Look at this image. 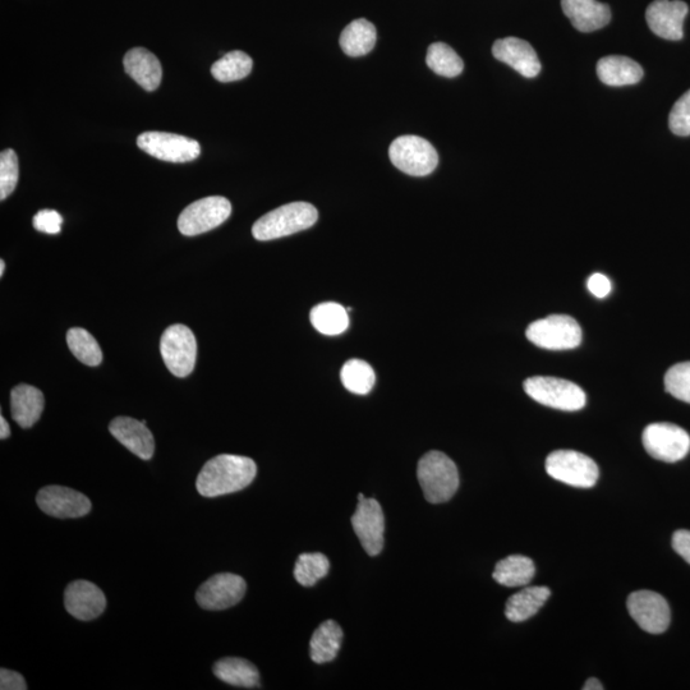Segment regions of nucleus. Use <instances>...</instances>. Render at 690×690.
<instances>
[{"label":"nucleus","instance_id":"f257e3e1","mask_svg":"<svg viewBox=\"0 0 690 690\" xmlns=\"http://www.w3.org/2000/svg\"><path fill=\"white\" fill-rule=\"evenodd\" d=\"M257 473L256 463L241 455L222 454L210 459L197 477V491L205 498L233 494L250 486Z\"/></svg>","mask_w":690,"mask_h":690},{"label":"nucleus","instance_id":"f03ea898","mask_svg":"<svg viewBox=\"0 0 690 690\" xmlns=\"http://www.w3.org/2000/svg\"><path fill=\"white\" fill-rule=\"evenodd\" d=\"M317 219L319 213L314 205L292 202L262 216L253 225L252 234L257 241H273L314 227Z\"/></svg>","mask_w":690,"mask_h":690},{"label":"nucleus","instance_id":"7ed1b4c3","mask_svg":"<svg viewBox=\"0 0 690 690\" xmlns=\"http://www.w3.org/2000/svg\"><path fill=\"white\" fill-rule=\"evenodd\" d=\"M417 477L425 499L431 504L446 503L459 487L457 466L448 455L436 450L423 455L418 462Z\"/></svg>","mask_w":690,"mask_h":690},{"label":"nucleus","instance_id":"20e7f679","mask_svg":"<svg viewBox=\"0 0 690 690\" xmlns=\"http://www.w3.org/2000/svg\"><path fill=\"white\" fill-rule=\"evenodd\" d=\"M524 391L542 406L575 412L586 406V394L581 386L572 381L552 376L529 377L523 384Z\"/></svg>","mask_w":690,"mask_h":690},{"label":"nucleus","instance_id":"39448f33","mask_svg":"<svg viewBox=\"0 0 690 690\" xmlns=\"http://www.w3.org/2000/svg\"><path fill=\"white\" fill-rule=\"evenodd\" d=\"M389 158L395 168L412 177L429 176L439 164V155L425 138L400 136L389 147Z\"/></svg>","mask_w":690,"mask_h":690},{"label":"nucleus","instance_id":"423d86ee","mask_svg":"<svg viewBox=\"0 0 690 690\" xmlns=\"http://www.w3.org/2000/svg\"><path fill=\"white\" fill-rule=\"evenodd\" d=\"M529 342L549 351H569L582 343V329L568 315H550L532 322L526 331Z\"/></svg>","mask_w":690,"mask_h":690},{"label":"nucleus","instance_id":"0eeeda50","mask_svg":"<svg viewBox=\"0 0 690 690\" xmlns=\"http://www.w3.org/2000/svg\"><path fill=\"white\" fill-rule=\"evenodd\" d=\"M547 475L578 489H591L600 476L595 460L574 450H556L546 459Z\"/></svg>","mask_w":690,"mask_h":690},{"label":"nucleus","instance_id":"6e6552de","mask_svg":"<svg viewBox=\"0 0 690 690\" xmlns=\"http://www.w3.org/2000/svg\"><path fill=\"white\" fill-rule=\"evenodd\" d=\"M160 352L165 366L174 376L186 377L196 365L197 342L192 330L176 324L164 331L160 340Z\"/></svg>","mask_w":690,"mask_h":690},{"label":"nucleus","instance_id":"1a4fd4ad","mask_svg":"<svg viewBox=\"0 0 690 690\" xmlns=\"http://www.w3.org/2000/svg\"><path fill=\"white\" fill-rule=\"evenodd\" d=\"M232 214V204L222 196L197 200L182 211L178 229L183 236L195 237L218 228Z\"/></svg>","mask_w":690,"mask_h":690},{"label":"nucleus","instance_id":"9d476101","mask_svg":"<svg viewBox=\"0 0 690 690\" xmlns=\"http://www.w3.org/2000/svg\"><path fill=\"white\" fill-rule=\"evenodd\" d=\"M644 449L652 458L666 463H675L687 457L690 450V436L682 427L673 423H652L643 431Z\"/></svg>","mask_w":690,"mask_h":690},{"label":"nucleus","instance_id":"9b49d317","mask_svg":"<svg viewBox=\"0 0 690 690\" xmlns=\"http://www.w3.org/2000/svg\"><path fill=\"white\" fill-rule=\"evenodd\" d=\"M137 145L155 159L169 163H188L201 155L199 142L174 133L145 132L138 136Z\"/></svg>","mask_w":690,"mask_h":690},{"label":"nucleus","instance_id":"f8f14e48","mask_svg":"<svg viewBox=\"0 0 690 690\" xmlns=\"http://www.w3.org/2000/svg\"><path fill=\"white\" fill-rule=\"evenodd\" d=\"M627 607L630 616L644 632L661 634L666 632L671 621L670 606L660 593L637 591L628 597Z\"/></svg>","mask_w":690,"mask_h":690},{"label":"nucleus","instance_id":"ddd939ff","mask_svg":"<svg viewBox=\"0 0 690 690\" xmlns=\"http://www.w3.org/2000/svg\"><path fill=\"white\" fill-rule=\"evenodd\" d=\"M245 579L232 573L211 577L199 588L196 600L202 609L220 611L237 605L246 593Z\"/></svg>","mask_w":690,"mask_h":690},{"label":"nucleus","instance_id":"4468645a","mask_svg":"<svg viewBox=\"0 0 690 690\" xmlns=\"http://www.w3.org/2000/svg\"><path fill=\"white\" fill-rule=\"evenodd\" d=\"M352 526L368 555L376 556L383 551L385 517L383 508L375 499L358 500Z\"/></svg>","mask_w":690,"mask_h":690},{"label":"nucleus","instance_id":"2eb2a0df","mask_svg":"<svg viewBox=\"0 0 690 690\" xmlns=\"http://www.w3.org/2000/svg\"><path fill=\"white\" fill-rule=\"evenodd\" d=\"M39 508L55 518H80L89 514L91 501L76 490L63 486H46L36 496Z\"/></svg>","mask_w":690,"mask_h":690},{"label":"nucleus","instance_id":"dca6fc26","mask_svg":"<svg viewBox=\"0 0 690 690\" xmlns=\"http://www.w3.org/2000/svg\"><path fill=\"white\" fill-rule=\"evenodd\" d=\"M688 11L687 3L682 0H655L647 8L646 21L659 38L678 41L683 39Z\"/></svg>","mask_w":690,"mask_h":690},{"label":"nucleus","instance_id":"f3484780","mask_svg":"<svg viewBox=\"0 0 690 690\" xmlns=\"http://www.w3.org/2000/svg\"><path fill=\"white\" fill-rule=\"evenodd\" d=\"M64 606L73 618L90 621L104 613L107 598L94 583L75 581L69 584L64 593Z\"/></svg>","mask_w":690,"mask_h":690},{"label":"nucleus","instance_id":"a211bd4d","mask_svg":"<svg viewBox=\"0 0 690 690\" xmlns=\"http://www.w3.org/2000/svg\"><path fill=\"white\" fill-rule=\"evenodd\" d=\"M492 54L498 61L508 64L523 77L533 78L541 72V62L532 45L522 39L505 38L495 41Z\"/></svg>","mask_w":690,"mask_h":690},{"label":"nucleus","instance_id":"6ab92c4d","mask_svg":"<svg viewBox=\"0 0 690 690\" xmlns=\"http://www.w3.org/2000/svg\"><path fill=\"white\" fill-rule=\"evenodd\" d=\"M110 434L126 446L138 458L150 460L155 450L154 436L146 427V421H137L131 417L114 418L109 426Z\"/></svg>","mask_w":690,"mask_h":690},{"label":"nucleus","instance_id":"aec40b11","mask_svg":"<svg viewBox=\"0 0 690 690\" xmlns=\"http://www.w3.org/2000/svg\"><path fill=\"white\" fill-rule=\"evenodd\" d=\"M561 8L575 29L581 32L604 29L611 21L610 7L597 0H561Z\"/></svg>","mask_w":690,"mask_h":690},{"label":"nucleus","instance_id":"412c9836","mask_svg":"<svg viewBox=\"0 0 690 690\" xmlns=\"http://www.w3.org/2000/svg\"><path fill=\"white\" fill-rule=\"evenodd\" d=\"M124 71L146 91H155L161 84L163 68L155 54L145 48H133L124 55Z\"/></svg>","mask_w":690,"mask_h":690},{"label":"nucleus","instance_id":"4be33fe9","mask_svg":"<svg viewBox=\"0 0 690 690\" xmlns=\"http://www.w3.org/2000/svg\"><path fill=\"white\" fill-rule=\"evenodd\" d=\"M44 407V395L34 386L21 384L12 390V417L22 429H30L34 426L40 420Z\"/></svg>","mask_w":690,"mask_h":690},{"label":"nucleus","instance_id":"5701e85b","mask_svg":"<svg viewBox=\"0 0 690 690\" xmlns=\"http://www.w3.org/2000/svg\"><path fill=\"white\" fill-rule=\"evenodd\" d=\"M643 75V68L636 61L621 55H609L597 63V76L607 86L636 85Z\"/></svg>","mask_w":690,"mask_h":690},{"label":"nucleus","instance_id":"b1692460","mask_svg":"<svg viewBox=\"0 0 690 690\" xmlns=\"http://www.w3.org/2000/svg\"><path fill=\"white\" fill-rule=\"evenodd\" d=\"M551 596L547 587H527L506 602L505 615L513 623H522L535 616Z\"/></svg>","mask_w":690,"mask_h":690},{"label":"nucleus","instance_id":"393cba45","mask_svg":"<svg viewBox=\"0 0 690 690\" xmlns=\"http://www.w3.org/2000/svg\"><path fill=\"white\" fill-rule=\"evenodd\" d=\"M216 678L233 687L247 689L260 687V673L252 662L238 659V657H227L214 665Z\"/></svg>","mask_w":690,"mask_h":690},{"label":"nucleus","instance_id":"a878e982","mask_svg":"<svg viewBox=\"0 0 690 690\" xmlns=\"http://www.w3.org/2000/svg\"><path fill=\"white\" fill-rule=\"evenodd\" d=\"M376 27L365 18L349 23L340 35V48L348 57H362L375 48Z\"/></svg>","mask_w":690,"mask_h":690},{"label":"nucleus","instance_id":"bb28decb","mask_svg":"<svg viewBox=\"0 0 690 690\" xmlns=\"http://www.w3.org/2000/svg\"><path fill=\"white\" fill-rule=\"evenodd\" d=\"M343 642V630L334 620L325 621L311 638L310 655L316 664H326L337 657Z\"/></svg>","mask_w":690,"mask_h":690},{"label":"nucleus","instance_id":"cd10ccee","mask_svg":"<svg viewBox=\"0 0 690 690\" xmlns=\"http://www.w3.org/2000/svg\"><path fill=\"white\" fill-rule=\"evenodd\" d=\"M536 568L527 556L510 555L496 564L492 578L505 587H523L535 577Z\"/></svg>","mask_w":690,"mask_h":690},{"label":"nucleus","instance_id":"c85d7f7f","mask_svg":"<svg viewBox=\"0 0 690 690\" xmlns=\"http://www.w3.org/2000/svg\"><path fill=\"white\" fill-rule=\"evenodd\" d=\"M310 319L314 328L328 337L343 334L349 326L347 308L334 302L320 303L312 308Z\"/></svg>","mask_w":690,"mask_h":690},{"label":"nucleus","instance_id":"c756f323","mask_svg":"<svg viewBox=\"0 0 690 690\" xmlns=\"http://www.w3.org/2000/svg\"><path fill=\"white\" fill-rule=\"evenodd\" d=\"M253 61L250 55L241 50H234L225 54L211 67V75L220 82H234L243 80L252 72Z\"/></svg>","mask_w":690,"mask_h":690},{"label":"nucleus","instance_id":"7c9ffc66","mask_svg":"<svg viewBox=\"0 0 690 690\" xmlns=\"http://www.w3.org/2000/svg\"><path fill=\"white\" fill-rule=\"evenodd\" d=\"M340 379H342L345 389L358 395L370 393L376 383L374 368L362 360L345 362L342 371H340Z\"/></svg>","mask_w":690,"mask_h":690},{"label":"nucleus","instance_id":"2f4dec72","mask_svg":"<svg viewBox=\"0 0 690 690\" xmlns=\"http://www.w3.org/2000/svg\"><path fill=\"white\" fill-rule=\"evenodd\" d=\"M427 66L436 75L453 78L464 69L462 58L448 44L434 43L429 46L426 57Z\"/></svg>","mask_w":690,"mask_h":690},{"label":"nucleus","instance_id":"473e14b6","mask_svg":"<svg viewBox=\"0 0 690 690\" xmlns=\"http://www.w3.org/2000/svg\"><path fill=\"white\" fill-rule=\"evenodd\" d=\"M67 344L73 356L87 366H99L103 361V352H101L99 343L85 329L72 328L69 330Z\"/></svg>","mask_w":690,"mask_h":690},{"label":"nucleus","instance_id":"72a5a7b5","mask_svg":"<svg viewBox=\"0 0 690 690\" xmlns=\"http://www.w3.org/2000/svg\"><path fill=\"white\" fill-rule=\"evenodd\" d=\"M330 569L329 559L320 552L299 555L296 567H294V577L303 587L315 586L320 579L328 575Z\"/></svg>","mask_w":690,"mask_h":690},{"label":"nucleus","instance_id":"f704fd0d","mask_svg":"<svg viewBox=\"0 0 690 690\" xmlns=\"http://www.w3.org/2000/svg\"><path fill=\"white\" fill-rule=\"evenodd\" d=\"M665 389L674 398L690 404V362L678 363L666 372Z\"/></svg>","mask_w":690,"mask_h":690},{"label":"nucleus","instance_id":"c9c22d12","mask_svg":"<svg viewBox=\"0 0 690 690\" xmlns=\"http://www.w3.org/2000/svg\"><path fill=\"white\" fill-rule=\"evenodd\" d=\"M18 158L15 150L6 149L0 154V200L4 201L17 186Z\"/></svg>","mask_w":690,"mask_h":690},{"label":"nucleus","instance_id":"e433bc0d","mask_svg":"<svg viewBox=\"0 0 690 690\" xmlns=\"http://www.w3.org/2000/svg\"><path fill=\"white\" fill-rule=\"evenodd\" d=\"M669 127L676 136H690V90L671 109Z\"/></svg>","mask_w":690,"mask_h":690},{"label":"nucleus","instance_id":"4c0bfd02","mask_svg":"<svg viewBox=\"0 0 690 690\" xmlns=\"http://www.w3.org/2000/svg\"><path fill=\"white\" fill-rule=\"evenodd\" d=\"M62 224V215L55 210H41L34 216V228L41 233H61Z\"/></svg>","mask_w":690,"mask_h":690},{"label":"nucleus","instance_id":"58836bf2","mask_svg":"<svg viewBox=\"0 0 690 690\" xmlns=\"http://www.w3.org/2000/svg\"><path fill=\"white\" fill-rule=\"evenodd\" d=\"M587 288L596 298H606L613 289V284L606 275L596 273L588 278Z\"/></svg>","mask_w":690,"mask_h":690},{"label":"nucleus","instance_id":"ea45409f","mask_svg":"<svg viewBox=\"0 0 690 690\" xmlns=\"http://www.w3.org/2000/svg\"><path fill=\"white\" fill-rule=\"evenodd\" d=\"M0 689L2 690H26L27 684L21 674L16 671L3 669L0 670Z\"/></svg>","mask_w":690,"mask_h":690},{"label":"nucleus","instance_id":"a19ab883","mask_svg":"<svg viewBox=\"0 0 690 690\" xmlns=\"http://www.w3.org/2000/svg\"><path fill=\"white\" fill-rule=\"evenodd\" d=\"M673 549L676 554L690 564V531L687 529H679L673 536Z\"/></svg>","mask_w":690,"mask_h":690},{"label":"nucleus","instance_id":"79ce46f5","mask_svg":"<svg viewBox=\"0 0 690 690\" xmlns=\"http://www.w3.org/2000/svg\"><path fill=\"white\" fill-rule=\"evenodd\" d=\"M605 687L602 685L600 680L596 678H590L587 680L586 684H584L583 690H604Z\"/></svg>","mask_w":690,"mask_h":690},{"label":"nucleus","instance_id":"37998d69","mask_svg":"<svg viewBox=\"0 0 690 690\" xmlns=\"http://www.w3.org/2000/svg\"><path fill=\"white\" fill-rule=\"evenodd\" d=\"M11 435V429H9L8 422L3 416L0 417V439H7Z\"/></svg>","mask_w":690,"mask_h":690},{"label":"nucleus","instance_id":"c03bdc74","mask_svg":"<svg viewBox=\"0 0 690 690\" xmlns=\"http://www.w3.org/2000/svg\"><path fill=\"white\" fill-rule=\"evenodd\" d=\"M4 269H6V262H4V261L2 260V261H0V276H3V274H4Z\"/></svg>","mask_w":690,"mask_h":690},{"label":"nucleus","instance_id":"a18cd8bd","mask_svg":"<svg viewBox=\"0 0 690 690\" xmlns=\"http://www.w3.org/2000/svg\"><path fill=\"white\" fill-rule=\"evenodd\" d=\"M365 498H366L365 495H363V494H358V500H362V499H365Z\"/></svg>","mask_w":690,"mask_h":690}]
</instances>
